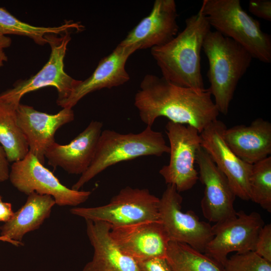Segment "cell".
<instances>
[{
	"instance_id": "9",
	"label": "cell",
	"mask_w": 271,
	"mask_h": 271,
	"mask_svg": "<svg viewBox=\"0 0 271 271\" xmlns=\"http://www.w3.org/2000/svg\"><path fill=\"white\" fill-rule=\"evenodd\" d=\"M166 132L170 143V161L159 171L166 184L174 185L178 192L191 189L199 180L195 168L201 138L193 126L169 121Z\"/></svg>"
},
{
	"instance_id": "25",
	"label": "cell",
	"mask_w": 271,
	"mask_h": 271,
	"mask_svg": "<svg viewBox=\"0 0 271 271\" xmlns=\"http://www.w3.org/2000/svg\"><path fill=\"white\" fill-rule=\"evenodd\" d=\"M250 200L271 212V157L252 165L249 179Z\"/></svg>"
},
{
	"instance_id": "8",
	"label": "cell",
	"mask_w": 271,
	"mask_h": 271,
	"mask_svg": "<svg viewBox=\"0 0 271 271\" xmlns=\"http://www.w3.org/2000/svg\"><path fill=\"white\" fill-rule=\"evenodd\" d=\"M9 179L20 192L28 195L35 192L51 196L61 206L78 205L87 201L91 194L89 191L75 190L62 184L30 152L23 159L13 162Z\"/></svg>"
},
{
	"instance_id": "1",
	"label": "cell",
	"mask_w": 271,
	"mask_h": 271,
	"mask_svg": "<svg viewBox=\"0 0 271 271\" xmlns=\"http://www.w3.org/2000/svg\"><path fill=\"white\" fill-rule=\"evenodd\" d=\"M134 104L141 120L152 126L157 118L187 124L201 133L219 113L208 88L197 91L177 86L163 77L146 75L136 93Z\"/></svg>"
},
{
	"instance_id": "6",
	"label": "cell",
	"mask_w": 271,
	"mask_h": 271,
	"mask_svg": "<svg viewBox=\"0 0 271 271\" xmlns=\"http://www.w3.org/2000/svg\"><path fill=\"white\" fill-rule=\"evenodd\" d=\"M159 200L147 189L126 186L105 205L74 207L70 209V212L85 220L102 221L111 227H117L160 220Z\"/></svg>"
},
{
	"instance_id": "20",
	"label": "cell",
	"mask_w": 271,
	"mask_h": 271,
	"mask_svg": "<svg viewBox=\"0 0 271 271\" xmlns=\"http://www.w3.org/2000/svg\"><path fill=\"white\" fill-rule=\"evenodd\" d=\"M223 137L231 150L250 165L271 154V123L262 118L256 119L249 125L226 127Z\"/></svg>"
},
{
	"instance_id": "23",
	"label": "cell",
	"mask_w": 271,
	"mask_h": 271,
	"mask_svg": "<svg viewBox=\"0 0 271 271\" xmlns=\"http://www.w3.org/2000/svg\"><path fill=\"white\" fill-rule=\"evenodd\" d=\"M17 107L0 96V144L9 162L23 159L29 151L26 139L18 124Z\"/></svg>"
},
{
	"instance_id": "34",
	"label": "cell",
	"mask_w": 271,
	"mask_h": 271,
	"mask_svg": "<svg viewBox=\"0 0 271 271\" xmlns=\"http://www.w3.org/2000/svg\"><path fill=\"white\" fill-rule=\"evenodd\" d=\"M8 61V57L3 49H0V68L2 67L5 62Z\"/></svg>"
},
{
	"instance_id": "13",
	"label": "cell",
	"mask_w": 271,
	"mask_h": 271,
	"mask_svg": "<svg viewBox=\"0 0 271 271\" xmlns=\"http://www.w3.org/2000/svg\"><path fill=\"white\" fill-rule=\"evenodd\" d=\"M196 162L199 166V180L204 186L201 208L209 222L219 223L235 216V195L224 175L217 168L208 153L201 147Z\"/></svg>"
},
{
	"instance_id": "32",
	"label": "cell",
	"mask_w": 271,
	"mask_h": 271,
	"mask_svg": "<svg viewBox=\"0 0 271 271\" xmlns=\"http://www.w3.org/2000/svg\"><path fill=\"white\" fill-rule=\"evenodd\" d=\"M12 44L11 39L0 32V49H4L9 48Z\"/></svg>"
},
{
	"instance_id": "3",
	"label": "cell",
	"mask_w": 271,
	"mask_h": 271,
	"mask_svg": "<svg viewBox=\"0 0 271 271\" xmlns=\"http://www.w3.org/2000/svg\"><path fill=\"white\" fill-rule=\"evenodd\" d=\"M202 50L209 64L208 88L219 111L226 115L239 80L250 67L253 57L242 46L216 31L204 40Z\"/></svg>"
},
{
	"instance_id": "11",
	"label": "cell",
	"mask_w": 271,
	"mask_h": 271,
	"mask_svg": "<svg viewBox=\"0 0 271 271\" xmlns=\"http://www.w3.org/2000/svg\"><path fill=\"white\" fill-rule=\"evenodd\" d=\"M264 225L261 215L256 212H236L235 216L212 226L213 236L204 253L223 266L232 252L254 251L258 233Z\"/></svg>"
},
{
	"instance_id": "31",
	"label": "cell",
	"mask_w": 271,
	"mask_h": 271,
	"mask_svg": "<svg viewBox=\"0 0 271 271\" xmlns=\"http://www.w3.org/2000/svg\"><path fill=\"white\" fill-rule=\"evenodd\" d=\"M14 214L12 204L3 202L0 196V222H7L12 218Z\"/></svg>"
},
{
	"instance_id": "27",
	"label": "cell",
	"mask_w": 271,
	"mask_h": 271,
	"mask_svg": "<svg viewBox=\"0 0 271 271\" xmlns=\"http://www.w3.org/2000/svg\"><path fill=\"white\" fill-rule=\"evenodd\" d=\"M254 251L259 256L271 262V224H264L260 229Z\"/></svg>"
},
{
	"instance_id": "2",
	"label": "cell",
	"mask_w": 271,
	"mask_h": 271,
	"mask_svg": "<svg viewBox=\"0 0 271 271\" xmlns=\"http://www.w3.org/2000/svg\"><path fill=\"white\" fill-rule=\"evenodd\" d=\"M211 26L200 8L185 21V27L170 42L151 49L162 76L179 86L204 91L201 52Z\"/></svg>"
},
{
	"instance_id": "26",
	"label": "cell",
	"mask_w": 271,
	"mask_h": 271,
	"mask_svg": "<svg viewBox=\"0 0 271 271\" xmlns=\"http://www.w3.org/2000/svg\"><path fill=\"white\" fill-rule=\"evenodd\" d=\"M222 267L223 271H271V262L250 251L228 257Z\"/></svg>"
},
{
	"instance_id": "29",
	"label": "cell",
	"mask_w": 271,
	"mask_h": 271,
	"mask_svg": "<svg viewBox=\"0 0 271 271\" xmlns=\"http://www.w3.org/2000/svg\"><path fill=\"white\" fill-rule=\"evenodd\" d=\"M137 261L140 271H172L165 258L154 257Z\"/></svg>"
},
{
	"instance_id": "4",
	"label": "cell",
	"mask_w": 271,
	"mask_h": 271,
	"mask_svg": "<svg viewBox=\"0 0 271 271\" xmlns=\"http://www.w3.org/2000/svg\"><path fill=\"white\" fill-rule=\"evenodd\" d=\"M170 153L161 132L151 126L138 133H120L113 130L101 131L93 160L72 189L79 190L86 183L106 169L121 162L147 156L160 157Z\"/></svg>"
},
{
	"instance_id": "7",
	"label": "cell",
	"mask_w": 271,
	"mask_h": 271,
	"mask_svg": "<svg viewBox=\"0 0 271 271\" xmlns=\"http://www.w3.org/2000/svg\"><path fill=\"white\" fill-rule=\"evenodd\" d=\"M47 38L51 53L48 61L42 68L29 79L18 80L12 88L0 93V96L17 106L27 93L48 86L56 88L58 92L56 102L61 101L70 95L80 81L71 77L64 70V58L71 39L70 32L59 36L48 35Z\"/></svg>"
},
{
	"instance_id": "15",
	"label": "cell",
	"mask_w": 271,
	"mask_h": 271,
	"mask_svg": "<svg viewBox=\"0 0 271 271\" xmlns=\"http://www.w3.org/2000/svg\"><path fill=\"white\" fill-rule=\"evenodd\" d=\"M110 235L122 252L137 261L166 257L170 240L160 220L111 227Z\"/></svg>"
},
{
	"instance_id": "17",
	"label": "cell",
	"mask_w": 271,
	"mask_h": 271,
	"mask_svg": "<svg viewBox=\"0 0 271 271\" xmlns=\"http://www.w3.org/2000/svg\"><path fill=\"white\" fill-rule=\"evenodd\" d=\"M136 48L119 44L113 51L103 58L90 77L80 80L70 95L57 104L63 108H72L88 94L103 88H111L127 82L130 79L125 69L126 62Z\"/></svg>"
},
{
	"instance_id": "19",
	"label": "cell",
	"mask_w": 271,
	"mask_h": 271,
	"mask_svg": "<svg viewBox=\"0 0 271 271\" xmlns=\"http://www.w3.org/2000/svg\"><path fill=\"white\" fill-rule=\"evenodd\" d=\"M86 223L94 253L83 271H140L138 261L122 252L111 237L109 224L90 220Z\"/></svg>"
},
{
	"instance_id": "10",
	"label": "cell",
	"mask_w": 271,
	"mask_h": 271,
	"mask_svg": "<svg viewBox=\"0 0 271 271\" xmlns=\"http://www.w3.org/2000/svg\"><path fill=\"white\" fill-rule=\"evenodd\" d=\"M182 197L173 185L168 184L159 200V218L170 241L186 244L204 253L212 238V226L200 221L192 210L182 211Z\"/></svg>"
},
{
	"instance_id": "5",
	"label": "cell",
	"mask_w": 271,
	"mask_h": 271,
	"mask_svg": "<svg viewBox=\"0 0 271 271\" xmlns=\"http://www.w3.org/2000/svg\"><path fill=\"white\" fill-rule=\"evenodd\" d=\"M200 8L216 31L240 44L253 58L271 62L270 36L242 9L239 0H204Z\"/></svg>"
},
{
	"instance_id": "18",
	"label": "cell",
	"mask_w": 271,
	"mask_h": 271,
	"mask_svg": "<svg viewBox=\"0 0 271 271\" xmlns=\"http://www.w3.org/2000/svg\"><path fill=\"white\" fill-rule=\"evenodd\" d=\"M102 126L101 122L92 120L69 144L53 143L45 151L48 164L69 174L81 175L93 160Z\"/></svg>"
},
{
	"instance_id": "28",
	"label": "cell",
	"mask_w": 271,
	"mask_h": 271,
	"mask_svg": "<svg viewBox=\"0 0 271 271\" xmlns=\"http://www.w3.org/2000/svg\"><path fill=\"white\" fill-rule=\"evenodd\" d=\"M248 10L258 18L271 21L270 0H251L248 3Z\"/></svg>"
},
{
	"instance_id": "33",
	"label": "cell",
	"mask_w": 271,
	"mask_h": 271,
	"mask_svg": "<svg viewBox=\"0 0 271 271\" xmlns=\"http://www.w3.org/2000/svg\"><path fill=\"white\" fill-rule=\"evenodd\" d=\"M1 241L9 242L14 245L17 246H19L20 245H22L23 244L22 242L13 240L7 237L2 236V235H0V242Z\"/></svg>"
},
{
	"instance_id": "30",
	"label": "cell",
	"mask_w": 271,
	"mask_h": 271,
	"mask_svg": "<svg viewBox=\"0 0 271 271\" xmlns=\"http://www.w3.org/2000/svg\"><path fill=\"white\" fill-rule=\"evenodd\" d=\"M10 169L9 161L7 154L0 144V182L9 179Z\"/></svg>"
},
{
	"instance_id": "12",
	"label": "cell",
	"mask_w": 271,
	"mask_h": 271,
	"mask_svg": "<svg viewBox=\"0 0 271 271\" xmlns=\"http://www.w3.org/2000/svg\"><path fill=\"white\" fill-rule=\"evenodd\" d=\"M226 128L220 120L212 122L200 133L201 147L226 177L235 196L250 200L249 179L252 165L239 158L227 145L223 137Z\"/></svg>"
},
{
	"instance_id": "21",
	"label": "cell",
	"mask_w": 271,
	"mask_h": 271,
	"mask_svg": "<svg viewBox=\"0 0 271 271\" xmlns=\"http://www.w3.org/2000/svg\"><path fill=\"white\" fill-rule=\"evenodd\" d=\"M55 204L51 196L35 192L29 194L25 203L1 227V235L22 242L26 234L38 229L49 217Z\"/></svg>"
},
{
	"instance_id": "22",
	"label": "cell",
	"mask_w": 271,
	"mask_h": 271,
	"mask_svg": "<svg viewBox=\"0 0 271 271\" xmlns=\"http://www.w3.org/2000/svg\"><path fill=\"white\" fill-rule=\"evenodd\" d=\"M84 27L80 22L66 21L54 27H40L22 22L12 15L7 10L0 7V32L6 35H15L28 37L36 44L44 45L48 44L47 36L60 35L66 32H80Z\"/></svg>"
},
{
	"instance_id": "16",
	"label": "cell",
	"mask_w": 271,
	"mask_h": 271,
	"mask_svg": "<svg viewBox=\"0 0 271 271\" xmlns=\"http://www.w3.org/2000/svg\"><path fill=\"white\" fill-rule=\"evenodd\" d=\"M16 111L18 124L26 139L29 152L44 165L45 151L55 142L56 131L74 119L72 108H63L51 114L20 103Z\"/></svg>"
},
{
	"instance_id": "14",
	"label": "cell",
	"mask_w": 271,
	"mask_h": 271,
	"mask_svg": "<svg viewBox=\"0 0 271 271\" xmlns=\"http://www.w3.org/2000/svg\"><path fill=\"white\" fill-rule=\"evenodd\" d=\"M177 6L174 0H156L150 13L127 34L120 45L137 50L161 46L177 34Z\"/></svg>"
},
{
	"instance_id": "24",
	"label": "cell",
	"mask_w": 271,
	"mask_h": 271,
	"mask_svg": "<svg viewBox=\"0 0 271 271\" xmlns=\"http://www.w3.org/2000/svg\"><path fill=\"white\" fill-rule=\"evenodd\" d=\"M166 258L172 271H223L205 253L185 243L170 241Z\"/></svg>"
}]
</instances>
